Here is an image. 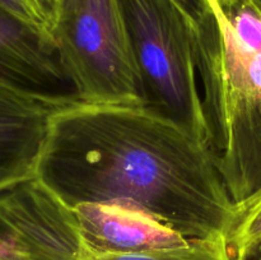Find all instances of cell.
Returning a JSON list of instances; mask_svg holds the SVG:
<instances>
[{
    "label": "cell",
    "instance_id": "cell-1",
    "mask_svg": "<svg viewBox=\"0 0 261 260\" xmlns=\"http://www.w3.org/2000/svg\"><path fill=\"white\" fill-rule=\"evenodd\" d=\"M37 178L70 208L125 204L188 240L226 241L234 206L206 143L145 102L61 114Z\"/></svg>",
    "mask_w": 261,
    "mask_h": 260
},
{
    "label": "cell",
    "instance_id": "cell-2",
    "mask_svg": "<svg viewBox=\"0 0 261 260\" xmlns=\"http://www.w3.org/2000/svg\"><path fill=\"white\" fill-rule=\"evenodd\" d=\"M195 25L206 144L234 204L261 186V9L237 0Z\"/></svg>",
    "mask_w": 261,
    "mask_h": 260
},
{
    "label": "cell",
    "instance_id": "cell-3",
    "mask_svg": "<svg viewBox=\"0 0 261 260\" xmlns=\"http://www.w3.org/2000/svg\"><path fill=\"white\" fill-rule=\"evenodd\" d=\"M119 2L144 102L206 143L194 46L196 24L175 0Z\"/></svg>",
    "mask_w": 261,
    "mask_h": 260
},
{
    "label": "cell",
    "instance_id": "cell-4",
    "mask_svg": "<svg viewBox=\"0 0 261 260\" xmlns=\"http://www.w3.org/2000/svg\"><path fill=\"white\" fill-rule=\"evenodd\" d=\"M53 41L71 92L91 103L144 102L119 0H64Z\"/></svg>",
    "mask_w": 261,
    "mask_h": 260
},
{
    "label": "cell",
    "instance_id": "cell-5",
    "mask_svg": "<svg viewBox=\"0 0 261 260\" xmlns=\"http://www.w3.org/2000/svg\"><path fill=\"white\" fill-rule=\"evenodd\" d=\"M86 103L70 91H40L0 78V194L37 178L55 120Z\"/></svg>",
    "mask_w": 261,
    "mask_h": 260
},
{
    "label": "cell",
    "instance_id": "cell-6",
    "mask_svg": "<svg viewBox=\"0 0 261 260\" xmlns=\"http://www.w3.org/2000/svg\"><path fill=\"white\" fill-rule=\"evenodd\" d=\"M0 235L22 260H83L73 209L38 178L0 194Z\"/></svg>",
    "mask_w": 261,
    "mask_h": 260
},
{
    "label": "cell",
    "instance_id": "cell-7",
    "mask_svg": "<svg viewBox=\"0 0 261 260\" xmlns=\"http://www.w3.org/2000/svg\"><path fill=\"white\" fill-rule=\"evenodd\" d=\"M87 246L96 252H138L188 244L150 214L119 203H82L73 206Z\"/></svg>",
    "mask_w": 261,
    "mask_h": 260
},
{
    "label": "cell",
    "instance_id": "cell-8",
    "mask_svg": "<svg viewBox=\"0 0 261 260\" xmlns=\"http://www.w3.org/2000/svg\"><path fill=\"white\" fill-rule=\"evenodd\" d=\"M0 78L28 88L70 91L54 43L38 28L0 7Z\"/></svg>",
    "mask_w": 261,
    "mask_h": 260
},
{
    "label": "cell",
    "instance_id": "cell-9",
    "mask_svg": "<svg viewBox=\"0 0 261 260\" xmlns=\"http://www.w3.org/2000/svg\"><path fill=\"white\" fill-rule=\"evenodd\" d=\"M84 260H233L224 240H190L176 247L138 252H96L86 244Z\"/></svg>",
    "mask_w": 261,
    "mask_h": 260
},
{
    "label": "cell",
    "instance_id": "cell-10",
    "mask_svg": "<svg viewBox=\"0 0 261 260\" xmlns=\"http://www.w3.org/2000/svg\"><path fill=\"white\" fill-rule=\"evenodd\" d=\"M260 242L261 186L249 198L234 204L226 233V245L233 260H244Z\"/></svg>",
    "mask_w": 261,
    "mask_h": 260
},
{
    "label": "cell",
    "instance_id": "cell-11",
    "mask_svg": "<svg viewBox=\"0 0 261 260\" xmlns=\"http://www.w3.org/2000/svg\"><path fill=\"white\" fill-rule=\"evenodd\" d=\"M0 7L9 10L10 13L17 15L18 18L23 19L24 22L35 25L36 28H38L41 32L45 33V35L53 41V36H51L45 20L41 17V14L38 13V10L36 9V7L33 5V3L31 2V0H0Z\"/></svg>",
    "mask_w": 261,
    "mask_h": 260
},
{
    "label": "cell",
    "instance_id": "cell-12",
    "mask_svg": "<svg viewBox=\"0 0 261 260\" xmlns=\"http://www.w3.org/2000/svg\"><path fill=\"white\" fill-rule=\"evenodd\" d=\"M184 9V12L193 19L196 25L200 24L211 13V4L208 0H175Z\"/></svg>",
    "mask_w": 261,
    "mask_h": 260
},
{
    "label": "cell",
    "instance_id": "cell-13",
    "mask_svg": "<svg viewBox=\"0 0 261 260\" xmlns=\"http://www.w3.org/2000/svg\"><path fill=\"white\" fill-rule=\"evenodd\" d=\"M63 2L64 0H32L33 5L38 10V13L43 18V20H45L51 36H53L54 22H55L56 15H58V12L60 9Z\"/></svg>",
    "mask_w": 261,
    "mask_h": 260
},
{
    "label": "cell",
    "instance_id": "cell-14",
    "mask_svg": "<svg viewBox=\"0 0 261 260\" xmlns=\"http://www.w3.org/2000/svg\"><path fill=\"white\" fill-rule=\"evenodd\" d=\"M0 260H22L9 246L4 237L0 235Z\"/></svg>",
    "mask_w": 261,
    "mask_h": 260
},
{
    "label": "cell",
    "instance_id": "cell-15",
    "mask_svg": "<svg viewBox=\"0 0 261 260\" xmlns=\"http://www.w3.org/2000/svg\"><path fill=\"white\" fill-rule=\"evenodd\" d=\"M244 260H261V242L245 256Z\"/></svg>",
    "mask_w": 261,
    "mask_h": 260
},
{
    "label": "cell",
    "instance_id": "cell-16",
    "mask_svg": "<svg viewBox=\"0 0 261 260\" xmlns=\"http://www.w3.org/2000/svg\"><path fill=\"white\" fill-rule=\"evenodd\" d=\"M212 2H213L214 4L218 5L221 9L228 10L229 8H232L234 4H236L237 0H212Z\"/></svg>",
    "mask_w": 261,
    "mask_h": 260
},
{
    "label": "cell",
    "instance_id": "cell-17",
    "mask_svg": "<svg viewBox=\"0 0 261 260\" xmlns=\"http://www.w3.org/2000/svg\"><path fill=\"white\" fill-rule=\"evenodd\" d=\"M255 3H256L257 7H259L260 9H261V0H255Z\"/></svg>",
    "mask_w": 261,
    "mask_h": 260
},
{
    "label": "cell",
    "instance_id": "cell-18",
    "mask_svg": "<svg viewBox=\"0 0 261 260\" xmlns=\"http://www.w3.org/2000/svg\"><path fill=\"white\" fill-rule=\"evenodd\" d=\"M31 2H32V0H31Z\"/></svg>",
    "mask_w": 261,
    "mask_h": 260
}]
</instances>
